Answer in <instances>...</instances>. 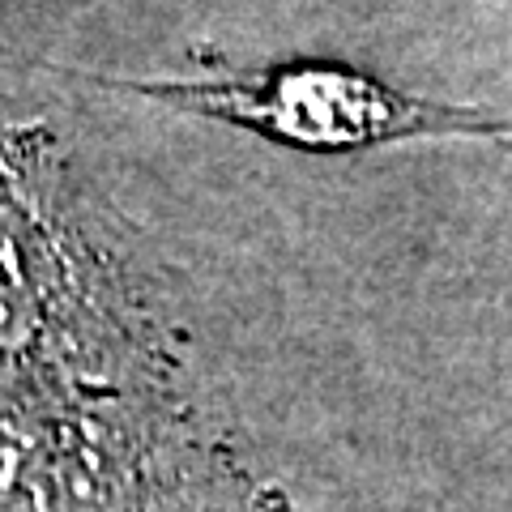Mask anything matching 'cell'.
<instances>
[{
	"mask_svg": "<svg viewBox=\"0 0 512 512\" xmlns=\"http://www.w3.org/2000/svg\"><path fill=\"white\" fill-rule=\"evenodd\" d=\"M180 111L252 128L278 146L308 154H359L393 141H508L512 116L487 107L414 99L393 86L333 64H274L261 73L197 77V82H120Z\"/></svg>",
	"mask_w": 512,
	"mask_h": 512,
	"instance_id": "6da1fadb",
	"label": "cell"
}]
</instances>
